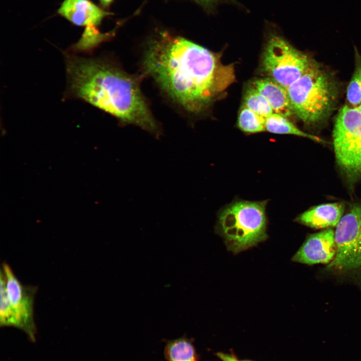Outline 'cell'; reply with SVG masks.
<instances>
[{"label":"cell","instance_id":"cell-1","mask_svg":"<svg viewBox=\"0 0 361 361\" xmlns=\"http://www.w3.org/2000/svg\"><path fill=\"white\" fill-rule=\"evenodd\" d=\"M146 73L173 100L192 113L203 110L233 81V68L207 49L163 35L145 53Z\"/></svg>","mask_w":361,"mask_h":361},{"label":"cell","instance_id":"cell-2","mask_svg":"<svg viewBox=\"0 0 361 361\" xmlns=\"http://www.w3.org/2000/svg\"><path fill=\"white\" fill-rule=\"evenodd\" d=\"M70 89L77 97L159 136L161 132L141 92L139 81L115 66L78 57L67 60Z\"/></svg>","mask_w":361,"mask_h":361},{"label":"cell","instance_id":"cell-3","mask_svg":"<svg viewBox=\"0 0 361 361\" xmlns=\"http://www.w3.org/2000/svg\"><path fill=\"white\" fill-rule=\"evenodd\" d=\"M287 89L293 113L309 124L320 123L329 116L338 95L333 77L315 62Z\"/></svg>","mask_w":361,"mask_h":361},{"label":"cell","instance_id":"cell-4","mask_svg":"<svg viewBox=\"0 0 361 361\" xmlns=\"http://www.w3.org/2000/svg\"><path fill=\"white\" fill-rule=\"evenodd\" d=\"M265 202H236L222 211L219 229L228 249L238 253L265 240Z\"/></svg>","mask_w":361,"mask_h":361},{"label":"cell","instance_id":"cell-5","mask_svg":"<svg viewBox=\"0 0 361 361\" xmlns=\"http://www.w3.org/2000/svg\"><path fill=\"white\" fill-rule=\"evenodd\" d=\"M337 162L348 177L361 178V113L357 107L344 105L338 111L333 130Z\"/></svg>","mask_w":361,"mask_h":361},{"label":"cell","instance_id":"cell-6","mask_svg":"<svg viewBox=\"0 0 361 361\" xmlns=\"http://www.w3.org/2000/svg\"><path fill=\"white\" fill-rule=\"evenodd\" d=\"M314 62L283 37L272 35L265 46L261 66L269 78L287 88Z\"/></svg>","mask_w":361,"mask_h":361},{"label":"cell","instance_id":"cell-7","mask_svg":"<svg viewBox=\"0 0 361 361\" xmlns=\"http://www.w3.org/2000/svg\"><path fill=\"white\" fill-rule=\"evenodd\" d=\"M336 254L328 271L361 269V206L353 207L342 216L334 231Z\"/></svg>","mask_w":361,"mask_h":361},{"label":"cell","instance_id":"cell-8","mask_svg":"<svg viewBox=\"0 0 361 361\" xmlns=\"http://www.w3.org/2000/svg\"><path fill=\"white\" fill-rule=\"evenodd\" d=\"M58 13L72 24L86 27L82 38L76 45L78 50H91L108 36L100 33L96 27L109 13L89 0H64Z\"/></svg>","mask_w":361,"mask_h":361},{"label":"cell","instance_id":"cell-9","mask_svg":"<svg viewBox=\"0 0 361 361\" xmlns=\"http://www.w3.org/2000/svg\"><path fill=\"white\" fill-rule=\"evenodd\" d=\"M5 275L8 297L14 315V327L28 336L29 339L36 341V325L34 316V302L37 287L23 285L6 262L1 268Z\"/></svg>","mask_w":361,"mask_h":361},{"label":"cell","instance_id":"cell-10","mask_svg":"<svg viewBox=\"0 0 361 361\" xmlns=\"http://www.w3.org/2000/svg\"><path fill=\"white\" fill-rule=\"evenodd\" d=\"M334 231L326 229L311 234L293 256L292 260L307 265L329 264L336 254Z\"/></svg>","mask_w":361,"mask_h":361},{"label":"cell","instance_id":"cell-11","mask_svg":"<svg viewBox=\"0 0 361 361\" xmlns=\"http://www.w3.org/2000/svg\"><path fill=\"white\" fill-rule=\"evenodd\" d=\"M343 211V205L341 203L322 204L303 213L297 221L312 228L329 229L337 225Z\"/></svg>","mask_w":361,"mask_h":361},{"label":"cell","instance_id":"cell-12","mask_svg":"<svg viewBox=\"0 0 361 361\" xmlns=\"http://www.w3.org/2000/svg\"><path fill=\"white\" fill-rule=\"evenodd\" d=\"M253 86L268 100L274 113L286 117L293 114L287 88L269 77L255 80Z\"/></svg>","mask_w":361,"mask_h":361},{"label":"cell","instance_id":"cell-13","mask_svg":"<svg viewBox=\"0 0 361 361\" xmlns=\"http://www.w3.org/2000/svg\"><path fill=\"white\" fill-rule=\"evenodd\" d=\"M164 354L167 361H198L195 348L186 337L168 341Z\"/></svg>","mask_w":361,"mask_h":361},{"label":"cell","instance_id":"cell-14","mask_svg":"<svg viewBox=\"0 0 361 361\" xmlns=\"http://www.w3.org/2000/svg\"><path fill=\"white\" fill-rule=\"evenodd\" d=\"M265 128L266 131L273 133L291 134L307 138L316 142L323 141L315 135L302 131L289 121L287 117L274 113L266 118Z\"/></svg>","mask_w":361,"mask_h":361},{"label":"cell","instance_id":"cell-15","mask_svg":"<svg viewBox=\"0 0 361 361\" xmlns=\"http://www.w3.org/2000/svg\"><path fill=\"white\" fill-rule=\"evenodd\" d=\"M243 105L265 119L273 113L268 100L253 86L246 90Z\"/></svg>","mask_w":361,"mask_h":361},{"label":"cell","instance_id":"cell-16","mask_svg":"<svg viewBox=\"0 0 361 361\" xmlns=\"http://www.w3.org/2000/svg\"><path fill=\"white\" fill-rule=\"evenodd\" d=\"M266 119L243 105L238 117V126L245 132H260L266 130Z\"/></svg>","mask_w":361,"mask_h":361},{"label":"cell","instance_id":"cell-17","mask_svg":"<svg viewBox=\"0 0 361 361\" xmlns=\"http://www.w3.org/2000/svg\"><path fill=\"white\" fill-rule=\"evenodd\" d=\"M0 284V325L14 327V312L7 293L6 278L1 269Z\"/></svg>","mask_w":361,"mask_h":361},{"label":"cell","instance_id":"cell-18","mask_svg":"<svg viewBox=\"0 0 361 361\" xmlns=\"http://www.w3.org/2000/svg\"><path fill=\"white\" fill-rule=\"evenodd\" d=\"M346 98L351 106L358 107L361 103V58L356 59L355 70L347 88Z\"/></svg>","mask_w":361,"mask_h":361},{"label":"cell","instance_id":"cell-19","mask_svg":"<svg viewBox=\"0 0 361 361\" xmlns=\"http://www.w3.org/2000/svg\"><path fill=\"white\" fill-rule=\"evenodd\" d=\"M216 355L221 361H253L251 360L239 359L233 354H228L222 352H217Z\"/></svg>","mask_w":361,"mask_h":361},{"label":"cell","instance_id":"cell-20","mask_svg":"<svg viewBox=\"0 0 361 361\" xmlns=\"http://www.w3.org/2000/svg\"><path fill=\"white\" fill-rule=\"evenodd\" d=\"M198 2L204 5H209L216 2L217 0H195Z\"/></svg>","mask_w":361,"mask_h":361},{"label":"cell","instance_id":"cell-21","mask_svg":"<svg viewBox=\"0 0 361 361\" xmlns=\"http://www.w3.org/2000/svg\"><path fill=\"white\" fill-rule=\"evenodd\" d=\"M101 4L104 7L108 6L113 0H99Z\"/></svg>","mask_w":361,"mask_h":361},{"label":"cell","instance_id":"cell-22","mask_svg":"<svg viewBox=\"0 0 361 361\" xmlns=\"http://www.w3.org/2000/svg\"><path fill=\"white\" fill-rule=\"evenodd\" d=\"M357 108L358 109L359 111L361 113V103H360V104L359 105V106L357 107Z\"/></svg>","mask_w":361,"mask_h":361}]
</instances>
